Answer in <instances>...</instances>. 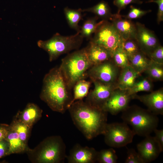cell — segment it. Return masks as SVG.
Instances as JSON below:
<instances>
[{
    "mask_svg": "<svg viewBox=\"0 0 163 163\" xmlns=\"http://www.w3.org/2000/svg\"><path fill=\"white\" fill-rule=\"evenodd\" d=\"M135 135L128 125L123 122L107 123L103 135L107 145L119 148L131 143Z\"/></svg>",
    "mask_w": 163,
    "mask_h": 163,
    "instance_id": "ba28073f",
    "label": "cell"
},
{
    "mask_svg": "<svg viewBox=\"0 0 163 163\" xmlns=\"http://www.w3.org/2000/svg\"><path fill=\"white\" fill-rule=\"evenodd\" d=\"M94 85L93 90L89 92L85 102L90 105L101 109L117 88L116 84H107L92 80Z\"/></svg>",
    "mask_w": 163,
    "mask_h": 163,
    "instance_id": "30bf717a",
    "label": "cell"
},
{
    "mask_svg": "<svg viewBox=\"0 0 163 163\" xmlns=\"http://www.w3.org/2000/svg\"><path fill=\"white\" fill-rule=\"evenodd\" d=\"M136 40L140 50L147 56L159 44L154 33L141 23L137 22Z\"/></svg>",
    "mask_w": 163,
    "mask_h": 163,
    "instance_id": "7c38bea8",
    "label": "cell"
},
{
    "mask_svg": "<svg viewBox=\"0 0 163 163\" xmlns=\"http://www.w3.org/2000/svg\"><path fill=\"white\" fill-rule=\"evenodd\" d=\"M82 11L93 13L98 18L104 20H110L113 15L108 4L104 1H102L91 7L82 10Z\"/></svg>",
    "mask_w": 163,
    "mask_h": 163,
    "instance_id": "603a6c76",
    "label": "cell"
},
{
    "mask_svg": "<svg viewBox=\"0 0 163 163\" xmlns=\"http://www.w3.org/2000/svg\"><path fill=\"white\" fill-rule=\"evenodd\" d=\"M70 92L59 67L57 66L44 76L40 97L53 111L63 114L69 107L72 98Z\"/></svg>",
    "mask_w": 163,
    "mask_h": 163,
    "instance_id": "7a4b0ae2",
    "label": "cell"
},
{
    "mask_svg": "<svg viewBox=\"0 0 163 163\" xmlns=\"http://www.w3.org/2000/svg\"><path fill=\"white\" fill-rule=\"evenodd\" d=\"M140 74L130 65L122 68L116 83L117 88L128 90L133 85Z\"/></svg>",
    "mask_w": 163,
    "mask_h": 163,
    "instance_id": "d6986e66",
    "label": "cell"
},
{
    "mask_svg": "<svg viewBox=\"0 0 163 163\" xmlns=\"http://www.w3.org/2000/svg\"><path fill=\"white\" fill-rule=\"evenodd\" d=\"M119 67L112 59L93 66L88 71L87 77L107 84H116L119 72Z\"/></svg>",
    "mask_w": 163,
    "mask_h": 163,
    "instance_id": "9c48e42d",
    "label": "cell"
},
{
    "mask_svg": "<svg viewBox=\"0 0 163 163\" xmlns=\"http://www.w3.org/2000/svg\"><path fill=\"white\" fill-rule=\"evenodd\" d=\"M152 81H161L163 79V64L151 61L144 72Z\"/></svg>",
    "mask_w": 163,
    "mask_h": 163,
    "instance_id": "4316f807",
    "label": "cell"
},
{
    "mask_svg": "<svg viewBox=\"0 0 163 163\" xmlns=\"http://www.w3.org/2000/svg\"><path fill=\"white\" fill-rule=\"evenodd\" d=\"M64 11L69 27L77 32H79L80 27L78 23L82 18V10L81 8L73 9L66 7L64 8Z\"/></svg>",
    "mask_w": 163,
    "mask_h": 163,
    "instance_id": "cb8c5ba5",
    "label": "cell"
},
{
    "mask_svg": "<svg viewBox=\"0 0 163 163\" xmlns=\"http://www.w3.org/2000/svg\"><path fill=\"white\" fill-rule=\"evenodd\" d=\"M91 83V82L85 79L80 80L75 83L73 88V94L69 107L75 101L82 100L87 96Z\"/></svg>",
    "mask_w": 163,
    "mask_h": 163,
    "instance_id": "d4e9b609",
    "label": "cell"
},
{
    "mask_svg": "<svg viewBox=\"0 0 163 163\" xmlns=\"http://www.w3.org/2000/svg\"><path fill=\"white\" fill-rule=\"evenodd\" d=\"M152 61L163 64V47L159 45L148 56Z\"/></svg>",
    "mask_w": 163,
    "mask_h": 163,
    "instance_id": "d6a6232c",
    "label": "cell"
},
{
    "mask_svg": "<svg viewBox=\"0 0 163 163\" xmlns=\"http://www.w3.org/2000/svg\"><path fill=\"white\" fill-rule=\"evenodd\" d=\"M9 146L6 139L0 141V159L8 155Z\"/></svg>",
    "mask_w": 163,
    "mask_h": 163,
    "instance_id": "74e56055",
    "label": "cell"
},
{
    "mask_svg": "<svg viewBox=\"0 0 163 163\" xmlns=\"http://www.w3.org/2000/svg\"><path fill=\"white\" fill-rule=\"evenodd\" d=\"M121 118L123 122L132 126L136 135L144 137L153 132L159 122L157 115L135 105L128 106L123 111Z\"/></svg>",
    "mask_w": 163,
    "mask_h": 163,
    "instance_id": "5b68a950",
    "label": "cell"
},
{
    "mask_svg": "<svg viewBox=\"0 0 163 163\" xmlns=\"http://www.w3.org/2000/svg\"><path fill=\"white\" fill-rule=\"evenodd\" d=\"M66 145L59 136L48 137L37 147L26 152L30 160L37 163H60L66 158Z\"/></svg>",
    "mask_w": 163,
    "mask_h": 163,
    "instance_id": "277c9868",
    "label": "cell"
},
{
    "mask_svg": "<svg viewBox=\"0 0 163 163\" xmlns=\"http://www.w3.org/2000/svg\"><path fill=\"white\" fill-rule=\"evenodd\" d=\"M97 18L96 16L88 19L80 27L79 33L83 38L89 39L92 34L94 33L100 23V22H97Z\"/></svg>",
    "mask_w": 163,
    "mask_h": 163,
    "instance_id": "83f0119b",
    "label": "cell"
},
{
    "mask_svg": "<svg viewBox=\"0 0 163 163\" xmlns=\"http://www.w3.org/2000/svg\"><path fill=\"white\" fill-rule=\"evenodd\" d=\"M94 33L90 41L106 49L112 55L117 48L122 46L124 40L113 24L107 20L100 22Z\"/></svg>",
    "mask_w": 163,
    "mask_h": 163,
    "instance_id": "52a82bcc",
    "label": "cell"
},
{
    "mask_svg": "<svg viewBox=\"0 0 163 163\" xmlns=\"http://www.w3.org/2000/svg\"><path fill=\"white\" fill-rule=\"evenodd\" d=\"M131 96L127 90L116 88L103 106L102 109L112 115H116L126 109L128 104Z\"/></svg>",
    "mask_w": 163,
    "mask_h": 163,
    "instance_id": "8fae6325",
    "label": "cell"
},
{
    "mask_svg": "<svg viewBox=\"0 0 163 163\" xmlns=\"http://www.w3.org/2000/svg\"><path fill=\"white\" fill-rule=\"evenodd\" d=\"M152 2L156 3L158 6L157 21L159 24L163 21V0H150L146 2V3Z\"/></svg>",
    "mask_w": 163,
    "mask_h": 163,
    "instance_id": "d590c367",
    "label": "cell"
},
{
    "mask_svg": "<svg viewBox=\"0 0 163 163\" xmlns=\"http://www.w3.org/2000/svg\"><path fill=\"white\" fill-rule=\"evenodd\" d=\"M153 132L155 134L154 137L162 152L163 150V130L158 129L156 128L154 130Z\"/></svg>",
    "mask_w": 163,
    "mask_h": 163,
    "instance_id": "8d00e7d4",
    "label": "cell"
},
{
    "mask_svg": "<svg viewBox=\"0 0 163 163\" xmlns=\"http://www.w3.org/2000/svg\"><path fill=\"white\" fill-rule=\"evenodd\" d=\"M142 2L140 0H114L113 4L118 8L117 14H120V11L124 9L128 5L131 3L140 4Z\"/></svg>",
    "mask_w": 163,
    "mask_h": 163,
    "instance_id": "e575fe53",
    "label": "cell"
},
{
    "mask_svg": "<svg viewBox=\"0 0 163 163\" xmlns=\"http://www.w3.org/2000/svg\"><path fill=\"white\" fill-rule=\"evenodd\" d=\"M9 127L17 133L21 139L27 144L32 127L22 122L16 116L9 125Z\"/></svg>",
    "mask_w": 163,
    "mask_h": 163,
    "instance_id": "7402d4cb",
    "label": "cell"
},
{
    "mask_svg": "<svg viewBox=\"0 0 163 163\" xmlns=\"http://www.w3.org/2000/svg\"><path fill=\"white\" fill-rule=\"evenodd\" d=\"M152 81L148 77L141 78L136 80L133 86L127 90V92L130 96L136 94L139 92L151 91L153 88Z\"/></svg>",
    "mask_w": 163,
    "mask_h": 163,
    "instance_id": "484cf974",
    "label": "cell"
},
{
    "mask_svg": "<svg viewBox=\"0 0 163 163\" xmlns=\"http://www.w3.org/2000/svg\"><path fill=\"white\" fill-rule=\"evenodd\" d=\"M130 10L127 15H121L123 17L130 20L140 18L151 11V10L146 11L142 10L132 5L130 6Z\"/></svg>",
    "mask_w": 163,
    "mask_h": 163,
    "instance_id": "1f68e13d",
    "label": "cell"
},
{
    "mask_svg": "<svg viewBox=\"0 0 163 163\" xmlns=\"http://www.w3.org/2000/svg\"><path fill=\"white\" fill-rule=\"evenodd\" d=\"M83 39L79 32L66 36L56 33L48 40H39L37 44L39 47L48 53L49 61L52 62L63 54L78 49L82 44Z\"/></svg>",
    "mask_w": 163,
    "mask_h": 163,
    "instance_id": "8992f818",
    "label": "cell"
},
{
    "mask_svg": "<svg viewBox=\"0 0 163 163\" xmlns=\"http://www.w3.org/2000/svg\"><path fill=\"white\" fill-rule=\"evenodd\" d=\"M92 66L86 47L69 54L62 59L59 67L69 91L78 81L87 77V72Z\"/></svg>",
    "mask_w": 163,
    "mask_h": 163,
    "instance_id": "3957f363",
    "label": "cell"
},
{
    "mask_svg": "<svg viewBox=\"0 0 163 163\" xmlns=\"http://www.w3.org/2000/svg\"><path fill=\"white\" fill-rule=\"evenodd\" d=\"M68 110L74 124L85 138L91 140L104 133L108 113L83 100L74 102Z\"/></svg>",
    "mask_w": 163,
    "mask_h": 163,
    "instance_id": "6da1fadb",
    "label": "cell"
},
{
    "mask_svg": "<svg viewBox=\"0 0 163 163\" xmlns=\"http://www.w3.org/2000/svg\"><path fill=\"white\" fill-rule=\"evenodd\" d=\"M111 59L117 67L121 69L129 65L128 57L122 46L117 48L113 52Z\"/></svg>",
    "mask_w": 163,
    "mask_h": 163,
    "instance_id": "f1b7e54d",
    "label": "cell"
},
{
    "mask_svg": "<svg viewBox=\"0 0 163 163\" xmlns=\"http://www.w3.org/2000/svg\"><path fill=\"white\" fill-rule=\"evenodd\" d=\"M88 59L92 66L111 59L112 53L104 47L90 41L85 47Z\"/></svg>",
    "mask_w": 163,
    "mask_h": 163,
    "instance_id": "e0dca14e",
    "label": "cell"
},
{
    "mask_svg": "<svg viewBox=\"0 0 163 163\" xmlns=\"http://www.w3.org/2000/svg\"><path fill=\"white\" fill-rule=\"evenodd\" d=\"M145 137L137 146L138 152L143 163L154 161L162 152L154 137L149 135Z\"/></svg>",
    "mask_w": 163,
    "mask_h": 163,
    "instance_id": "5bb4252c",
    "label": "cell"
},
{
    "mask_svg": "<svg viewBox=\"0 0 163 163\" xmlns=\"http://www.w3.org/2000/svg\"><path fill=\"white\" fill-rule=\"evenodd\" d=\"M132 99H137L143 103L148 109L157 115L163 114V89L161 88L150 93L142 95L131 96Z\"/></svg>",
    "mask_w": 163,
    "mask_h": 163,
    "instance_id": "9a60e30c",
    "label": "cell"
},
{
    "mask_svg": "<svg viewBox=\"0 0 163 163\" xmlns=\"http://www.w3.org/2000/svg\"><path fill=\"white\" fill-rule=\"evenodd\" d=\"M110 20L124 40H136V25L130 20L125 18L120 14L117 13L113 14Z\"/></svg>",
    "mask_w": 163,
    "mask_h": 163,
    "instance_id": "2e32d148",
    "label": "cell"
},
{
    "mask_svg": "<svg viewBox=\"0 0 163 163\" xmlns=\"http://www.w3.org/2000/svg\"><path fill=\"white\" fill-rule=\"evenodd\" d=\"M9 130V125H0V141L5 139Z\"/></svg>",
    "mask_w": 163,
    "mask_h": 163,
    "instance_id": "f35d334b",
    "label": "cell"
},
{
    "mask_svg": "<svg viewBox=\"0 0 163 163\" xmlns=\"http://www.w3.org/2000/svg\"><path fill=\"white\" fill-rule=\"evenodd\" d=\"M42 110L36 104L29 103L22 111L16 115L20 120L31 127L41 118Z\"/></svg>",
    "mask_w": 163,
    "mask_h": 163,
    "instance_id": "ac0fdd59",
    "label": "cell"
},
{
    "mask_svg": "<svg viewBox=\"0 0 163 163\" xmlns=\"http://www.w3.org/2000/svg\"><path fill=\"white\" fill-rule=\"evenodd\" d=\"M122 47L128 58L140 50L136 40L129 39L124 40Z\"/></svg>",
    "mask_w": 163,
    "mask_h": 163,
    "instance_id": "4dcf8cb0",
    "label": "cell"
},
{
    "mask_svg": "<svg viewBox=\"0 0 163 163\" xmlns=\"http://www.w3.org/2000/svg\"><path fill=\"white\" fill-rule=\"evenodd\" d=\"M118 159L115 151L112 148L98 152L97 161L100 163H116Z\"/></svg>",
    "mask_w": 163,
    "mask_h": 163,
    "instance_id": "f546056e",
    "label": "cell"
},
{
    "mask_svg": "<svg viewBox=\"0 0 163 163\" xmlns=\"http://www.w3.org/2000/svg\"><path fill=\"white\" fill-rule=\"evenodd\" d=\"M97 152L94 148L76 144L71 149L66 158L69 163H94L97 161Z\"/></svg>",
    "mask_w": 163,
    "mask_h": 163,
    "instance_id": "4fadbf2b",
    "label": "cell"
},
{
    "mask_svg": "<svg viewBox=\"0 0 163 163\" xmlns=\"http://www.w3.org/2000/svg\"><path fill=\"white\" fill-rule=\"evenodd\" d=\"M5 139L8 144V155L26 152L29 148L27 144L21 139L17 133L10 128Z\"/></svg>",
    "mask_w": 163,
    "mask_h": 163,
    "instance_id": "ffe728a7",
    "label": "cell"
},
{
    "mask_svg": "<svg viewBox=\"0 0 163 163\" xmlns=\"http://www.w3.org/2000/svg\"><path fill=\"white\" fill-rule=\"evenodd\" d=\"M147 56L140 50L129 57V65L136 72L140 74L145 71L151 61Z\"/></svg>",
    "mask_w": 163,
    "mask_h": 163,
    "instance_id": "44dd1931",
    "label": "cell"
},
{
    "mask_svg": "<svg viewBox=\"0 0 163 163\" xmlns=\"http://www.w3.org/2000/svg\"><path fill=\"white\" fill-rule=\"evenodd\" d=\"M125 163H143L138 152L133 149H129Z\"/></svg>",
    "mask_w": 163,
    "mask_h": 163,
    "instance_id": "836d02e7",
    "label": "cell"
}]
</instances>
